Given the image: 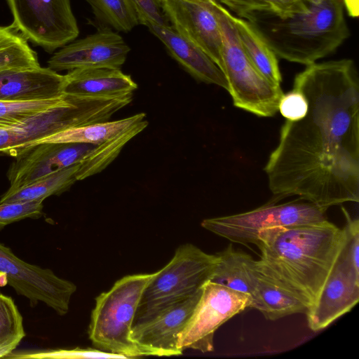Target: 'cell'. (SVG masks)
<instances>
[{
	"label": "cell",
	"instance_id": "e0dca14e",
	"mask_svg": "<svg viewBox=\"0 0 359 359\" xmlns=\"http://www.w3.org/2000/svg\"><path fill=\"white\" fill-rule=\"evenodd\" d=\"M65 77L48 67L11 68L0 70V100L38 101L60 98Z\"/></svg>",
	"mask_w": 359,
	"mask_h": 359
},
{
	"label": "cell",
	"instance_id": "6da1fadb",
	"mask_svg": "<svg viewBox=\"0 0 359 359\" xmlns=\"http://www.w3.org/2000/svg\"><path fill=\"white\" fill-rule=\"evenodd\" d=\"M293 88L305 116L286 120L264 170L278 198L292 196L328 209L359 201V77L351 59L306 66Z\"/></svg>",
	"mask_w": 359,
	"mask_h": 359
},
{
	"label": "cell",
	"instance_id": "5b68a950",
	"mask_svg": "<svg viewBox=\"0 0 359 359\" xmlns=\"http://www.w3.org/2000/svg\"><path fill=\"white\" fill-rule=\"evenodd\" d=\"M154 275L124 276L96 297L88 329L95 348L126 358L144 355L132 339L131 331L143 292Z\"/></svg>",
	"mask_w": 359,
	"mask_h": 359
},
{
	"label": "cell",
	"instance_id": "5bb4252c",
	"mask_svg": "<svg viewBox=\"0 0 359 359\" xmlns=\"http://www.w3.org/2000/svg\"><path fill=\"white\" fill-rule=\"evenodd\" d=\"M160 1L170 25L198 46L221 69L222 43L213 0Z\"/></svg>",
	"mask_w": 359,
	"mask_h": 359
},
{
	"label": "cell",
	"instance_id": "7402d4cb",
	"mask_svg": "<svg viewBox=\"0 0 359 359\" xmlns=\"http://www.w3.org/2000/svg\"><path fill=\"white\" fill-rule=\"evenodd\" d=\"M250 308L258 310L269 320L294 313H306L309 310L303 302L273 284L262 274L250 294Z\"/></svg>",
	"mask_w": 359,
	"mask_h": 359
},
{
	"label": "cell",
	"instance_id": "44dd1931",
	"mask_svg": "<svg viewBox=\"0 0 359 359\" xmlns=\"http://www.w3.org/2000/svg\"><path fill=\"white\" fill-rule=\"evenodd\" d=\"M226 13L235 27L240 43L256 69L272 83L282 82L278 57L264 40L245 19Z\"/></svg>",
	"mask_w": 359,
	"mask_h": 359
},
{
	"label": "cell",
	"instance_id": "83f0119b",
	"mask_svg": "<svg viewBox=\"0 0 359 359\" xmlns=\"http://www.w3.org/2000/svg\"><path fill=\"white\" fill-rule=\"evenodd\" d=\"M25 332L22 316L13 300L0 293V358L14 351Z\"/></svg>",
	"mask_w": 359,
	"mask_h": 359
},
{
	"label": "cell",
	"instance_id": "ba28073f",
	"mask_svg": "<svg viewBox=\"0 0 359 359\" xmlns=\"http://www.w3.org/2000/svg\"><path fill=\"white\" fill-rule=\"evenodd\" d=\"M218 260L216 254H208L193 244L180 245L169 263L155 272L137 312L196 292L209 281Z\"/></svg>",
	"mask_w": 359,
	"mask_h": 359
},
{
	"label": "cell",
	"instance_id": "cb8c5ba5",
	"mask_svg": "<svg viewBox=\"0 0 359 359\" xmlns=\"http://www.w3.org/2000/svg\"><path fill=\"white\" fill-rule=\"evenodd\" d=\"M78 164L72 165L14 190H7L0 203L42 201L53 195H59L77 181Z\"/></svg>",
	"mask_w": 359,
	"mask_h": 359
},
{
	"label": "cell",
	"instance_id": "4dcf8cb0",
	"mask_svg": "<svg viewBox=\"0 0 359 359\" xmlns=\"http://www.w3.org/2000/svg\"><path fill=\"white\" fill-rule=\"evenodd\" d=\"M6 358L18 359L43 358H126L125 356L100 349L74 348L11 353Z\"/></svg>",
	"mask_w": 359,
	"mask_h": 359
},
{
	"label": "cell",
	"instance_id": "52a82bcc",
	"mask_svg": "<svg viewBox=\"0 0 359 359\" xmlns=\"http://www.w3.org/2000/svg\"><path fill=\"white\" fill-rule=\"evenodd\" d=\"M326 210L299 198L280 204L268 203L242 213L205 219L201 226L231 242L256 245L258 234L264 230L322 222L327 219Z\"/></svg>",
	"mask_w": 359,
	"mask_h": 359
},
{
	"label": "cell",
	"instance_id": "7c38bea8",
	"mask_svg": "<svg viewBox=\"0 0 359 359\" xmlns=\"http://www.w3.org/2000/svg\"><path fill=\"white\" fill-rule=\"evenodd\" d=\"M0 273L7 276L8 283L18 294L26 297L32 307L42 302L60 316L69 311L76 285L57 276L50 269L23 261L1 243Z\"/></svg>",
	"mask_w": 359,
	"mask_h": 359
},
{
	"label": "cell",
	"instance_id": "603a6c76",
	"mask_svg": "<svg viewBox=\"0 0 359 359\" xmlns=\"http://www.w3.org/2000/svg\"><path fill=\"white\" fill-rule=\"evenodd\" d=\"M145 118L144 113H139L117 121H107L72 128L40 140L36 142L33 146L46 142L99 144L144 120Z\"/></svg>",
	"mask_w": 359,
	"mask_h": 359
},
{
	"label": "cell",
	"instance_id": "8fae6325",
	"mask_svg": "<svg viewBox=\"0 0 359 359\" xmlns=\"http://www.w3.org/2000/svg\"><path fill=\"white\" fill-rule=\"evenodd\" d=\"M250 296L226 286L208 281L186 325L178 336L182 351L202 353L214 351L216 330L233 316L250 308Z\"/></svg>",
	"mask_w": 359,
	"mask_h": 359
},
{
	"label": "cell",
	"instance_id": "7a4b0ae2",
	"mask_svg": "<svg viewBox=\"0 0 359 359\" xmlns=\"http://www.w3.org/2000/svg\"><path fill=\"white\" fill-rule=\"evenodd\" d=\"M345 240L344 227L339 228L327 219L264 230L258 234L256 243L261 251L257 271L309 309Z\"/></svg>",
	"mask_w": 359,
	"mask_h": 359
},
{
	"label": "cell",
	"instance_id": "484cf974",
	"mask_svg": "<svg viewBox=\"0 0 359 359\" xmlns=\"http://www.w3.org/2000/svg\"><path fill=\"white\" fill-rule=\"evenodd\" d=\"M41 66L36 53L12 25L0 26V70Z\"/></svg>",
	"mask_w": 359,
	"mask_h": 359
},
{
	"label": "cell",
	"instance_id": "3957f363",
	"mask_svg": "<svg viewBox=\"0 0 359 359\" xmlns=\"http://www.w3.org/2000/svg\"><path fill=\"white\" fill-rule=\"evenodd\" d=\"M287 15H243L277 57L306 66L334 53L350 36L342 0H304Z\"/></svg>",
	"mask_w": 359,
	"mask_h": 359
},
{
	"label": "cell",
	"instance_id": "9a60e30c",
	"mask_svg": "<svg viewBox=\"0 0 359 359\" xmlns=\"http://www.w3.org/2000/svg\"><path fill=\"white\" fill-rule=\"evenodd\" d=\"M130 50L120 34L104 27L60 48L48 60V67L55 72L79 68H121Z\"/></svg>",
	"mask_w": 359,
	"mask_h": 359
},
{
	"label": "cell",
	"instance_id": "e575fe53",
	"mask_svg": "<svg viewBox=\"0 0 359 359\" xmlns=\"http://www.w3.org/2000/svg\"><path fill=\"white\" fill-rule=\"evenodd\" d=\"M344 8L351 18H358L359 15V0H342Z\"/></svg>",
	"mask_w": 359,
	"mask_h": 359
},
{
	"label": "cell",
	"instance_id": "9c48e42d",
	"mask_svg": "<svg viewBox=\"0 0 359 359\" xmlns=\"http://www.w3.org/2000/svg\"><path fill=\"white\" fill-rule=\"evenodd\" d=\"M12 25L30 43L48 53L79 34L70 0H6Z\"/></svg>",
	"mask_w": 359,
	"mask_h": 359
},
{
	"label": "cell",
	"instance_id": "f1b7e54d",
	"mask_svg": "<svg viewBox=\"0 0 359 359\" xmlns=\"http://www.w3.org/2000/svg\"><path fill=\"white\" fill-rule=\"evenodd\" d=\"M228 11L241 18L243 15L256 11H269L278 15H287L301 10L304 0H216Z\"/></svg>",
	"mask_w": 359,
	"mask_h": 359
},
{
	"label": "cell",
	"instance_id": "d6a6232c",
	"mask_svg": "<svg viewBox=\"0 0 359 359\" xmlns=\"http://www.w3.org/2000/svg\"><path fill=\"white\" fill-rule=\"evenodd\" d=\"M307 101L303 93L292 88L281 97L278 111L287 121H295L303 118L307 111Z\"/></svg>",
	"mask_w": 359,
	"mask_h": 359
},
{
	"label": "cell",
	"instance_id": "d4e9b609",
	"mask_svg": "<svg viewBox=\"0 0 359 359\" xmlns=\"http://www.w3.org/2000/svg\"><path fill=\"white\" fill-rule=\"evenodd\" d=\"M148 126L144 119L117 135L97 144L79 163L77 180H84L103 170L119 154L123 147Z\"/></svg>",
	"mask_w": 359,
	"mask_h": 359
},
{
	"label": "cell",
	"instance_id": "1f68e13d",
	"mask_svg": "<svg viewBox=\"0 0 359 359\" xmlns=\"http://www.w3.org/2000/svg\"><path fill=\"white\" fill-rule=\"evenodd\" d=\"M42 201L0 203V230L13 222L42 215Z\"/></svg>",
	"mask_w": 359,
	"mask_h": 359
},
{
	"label": "cell",
	"instance_id": "d6986e66",
	"mask_svg": "<svg viewBox=\"0 0 359 359\" xmlns=\"http://www.w3.org/2000/svg\"><path fill=\"white\" fill-rule=\"evenodd\" d=\"M65 95L111 98L133 94L137 83L121 68H79L64 75Z\"/></svg>",
	"mask_w": 359,
	"mask_h": 359
},
{
	"label": "cell",
	"instance_id": "2e32d148",
	"mask_svg": "<svg viewBox=\"0 0 359 359\" xmlns=\"http://www.w3.org/2000/svg\"><path fill=\"white\" fill-rule=\"evenodd\" d=\"M97 144L46 142L29 148L11 164L8 190H14L79 163Z\"/></svg>",
	"mask_w": 359,
	"mask_h": 359
},
{
	"label": "cell",
	"instance_id": "277c9868",
	"mask_svg": "<svg viewBox=\"0 0 359 359\" xmlns=\"http://www.w3.org/2000/svg\"><path fill=\"white\" fill-rule=\"evenodd\" d=\"M122 108L118 98L65 95L56 105L10 126H0V154L17 158L33 144L60 131L109 121Z\"/></svg>",
	"mask_w": 359,
	"mask_h": 359
},
{
	"label": "cell",
	"instance_id": "ffe728a7",
	"mask_svg": "<svg viewBox=\"0 0 359 359\" xmlns=\"http://www.w3.org/2000/svg\"><path fill=\"white\" fill-rule=\"evenodd\" d=\"M216 255L219 260L209 281L250 296L260 277L257 261L231 244Z\"/></svg>",
	"mask_w": 359,
	"mask_h": 359
},
{
	"label": "cell",
	"instance_id": "ac0fdd59",
	"mask_svg": "<svg viewBox=\"0 0 359 359\" xmlns=\"http://www.w3.org/2000/svg\"><path fill=\"white\" fill-rule=\"evenodd\" d=\"M147 27L193 77L228 90V83L223 72L198 46L180 35L170 25H149Z\"/></svg>",
	"mask_w": 359,
	"mask_h": 359
},
{
	"label": "cell",
	"instance_id": "4316f807",
	"mask_svg": "<svg viewBox=\"0 0 359 359\" xmlns=\"http://www.w3.org/2000/svg\"><path fill=\"white\" fill-rule=\"evenodd\" d=\"M95 18L105 27L129 32L140 25L131 0H86Z\"/></svg>",
	"mask_w": 359,
	"mask_h": 359
},
{
	"label": "cell",
	"instance_id": "8992f818",
	"mask_svg": "<svg viewBox=\"0 0 359 359\" xmlns=\"http://www.w3.org/2000/svg\"><path fill=\"white\" fill-rule=\"evenodd\" d=\"M222 38V65L233 105L260 117L278 111L284 93L280 84L271 82L254 67L244 51L226 8L213 0Z\"/></svg>",
	"mask_w": 359,
	"mask_h": 359
},
{
	"label": "cell",
	"instance_id": "4fadbf2b",
	"mask_svg": "<svg viewBox=\"0 0 359 359\" xmlns=\"http://www.w3.org/2000/svg\"><path fill=\"white\" fill-rule=\"evenodd\" d=\"M358 301L359 262L351 255L346 234L316 302L306 313L309 327L314 332L325 329L349 312Z\"/></svg>",
	"mask_w": 359,
	"mask_h": 359
},
{
	"label": "cell",
	"instance_id": "f546056e",
	"mask_svg": "<svg viewBox=\"0 0 359 359\" xmlns=\"http://www.w3.org/2000/svg\"><path fill=\"white\" fill-rule=\"evenodd\" d=\"M65 95L56 99L11 102L0 100V126H10L22 123L32 116L60 102Z\"/></svg>",
	"mask_w": 359,
	"mask_h": 359
},
{
	"label": "cell",
	"instance_id": "30bf717a",
	"mask_svg": "<svg viewBox=\"0 0 359 359\" xmlns=\"http://www.w3.org/2000/svg\"><path fill=\"white\" fill-rule=\"evenodd\" d=\"M202 293L196 292L137 312L131 338L144 355H182L178 336L188 322Z\"/></svg>",
	"mask_w": 359,
	"mask_h": 359
},
{
	"label": "cell",
	"instance_id": "836d02e7",
	"mask_svg": "<svg viewBox=\"0 0 359 359\" xmlns=\"http://www.w3.org/2000/svg\"><path fill=\"white\" fill-rule=\"evenodd\" d=\"M137 13L140 24L166 26L168 22L160 0H131Z\"/></svg>",
	"mask_w": 359,
	"mask_h": 359
}]
</instances>
